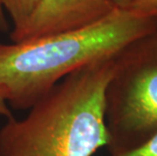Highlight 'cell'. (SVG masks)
Segmentation results:
<instances>
[{"label":"cell","mask_w":157,"mask_h":156,"mask_svg":"<svg viewBox=\"0 0 157 156\" xmlns=\"http://www.w3.org/2000/svg\"><path fill=\"white\" fill-rule=\"evenodd\" d=\"M116 55L73 71L21 120L0 128V156H92L109 144L105 90Z\"/></svg>","instance_id":"cell-1"},{"label":"cell","mask_w":157,"mask_h":156,"mask_svg":"<svg viewBox=\"0 0 157 156\" xmlns=\"http://www.w3.org/2000/svg\"><path fill=\"white\" fill-rule=\"evenodd\" d=\"M157 31V17L115 8L92 24L25 42H0V90L8 105L29 109L73 71L117 55Z\"/></svg>","instance_id":"cell-2"},{"label":"cell","mask_w":157,"mask_h":156,"mask_svg":"<svg viewBox=\"0 0 157 156\" xmlns=\"http://www.w3.org/2000/svg\"><path fill=\"white\" fill-rule=\"evenodd\" d=\"M105 123L111 156L136 148L157 130V31L116 55L105 90Z\"/></svg>","instance_id":"cell-3"},{"label":"cell","mask_w":157,"mask_h":156,"mask_svg":"<svg viewBox=\"0 0 157 156\" xmlns=\"http://www.w3.org/2000/svg\"><path fill=\"white\" fill-rule=\"evenodd\" d=\"M116 7L108 0H40L21 28L10 32L13 43L71 31L92 24Z\"/></svg>","instance_id":"cell-4"},{"label":"cell","mask_w":157,"mask_h":156,"mask_svg":"<svg viewBox=\"0 0 157 156\" xmlns=\"http://www.w3.org/2000/svg\"><path fill=\"white\" fill-rule=\"evenodd\" d=\"M40 0H0L3 10L11 19L13 29H17L35 10Z\"/></svg>","instance_id":"cell-5"},{"label":"cell","mask_w":157,"mask_h":156,"mask_svg":"<svg viewBox=\"0 0 157 156\" xmlns=\"http://www.w3.org/2000/svg\"><path fill=\"white\" fill-rule=\"evenodd\" d=\"M112 156H157V130L136 148Z\"/></svg>","instance_id":"cell-6"},{"label":"cell","mask_w":157,"mask_h":156,"mask_svg":"<svg viewBox=\"0 0 157 156\" xmlns=\"http://www.w3.org/2000/svg\"><path fill=\"white\" fill-rule=\"evenodd\" d=\"M126 8L145 17H157V0H132Z\"/></svg>","instance_id":"cell-7"},{"label":"cell","mask_w":157,"mask_h":156,"mask_svg":"<svg viewBox=\"0 0 157 156\" xmlns=\"http://www.w3.org/2000/svg\"><path fill=\"white\" fill-rule=\"evenodd\" d=\"M0 116L6 118V119L13 117L10 107L8 105L7 101H6V99H5L1 90H0Z\"/></svg>","instance_id":"cell-8"},{"label":"cell","mask_w":157,"mask_h":156,"mask_svg":"<svg viewBox=\"0 0 157 156\" xmlns=\"http://www.w3.org/2000/svg\"><path fill=\"white\" fill-rule=\"evenodd\" d=\"M8 29L7 21L5 18V12L3 10L1 4H0V32H5Z\"/></svg>","instance_id":"cell-9"},{"label":"cell","mask_w":157,"mask_h":156,"mask_svg":"<svg viewBox=\"0 0 157 156\" xmlns=\"http://www.w3.org/2000/svg\"><path fill=\"white\" fill-rule=\"evenodd\" d=\"M108 1L116 8H126L132 0H108Z\"/></svg>","instance_id":"cell-10"}]
</instances>
